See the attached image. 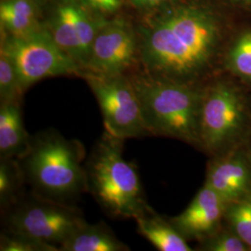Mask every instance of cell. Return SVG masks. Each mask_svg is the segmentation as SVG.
I'll return each instance as SVG.
<instances>
[{"instance_id":"17","label":"cell","mask_w":251,"mask_h":251,"mask_svg":"<svg viewBox=\"0 0 251 251\" xmlns=\"http://www.w3.org/2000/svg\"><path fill=\"white\" fill-rule=\"evenodd\" d=\"M25 182L19 162L15 158H3L0 162V205L6 210L21 198Z\"/></svg>"},{"instance_id":"19","label":"cell","mask_w":251,"mask_h":251,"mask_svg":"<svg viewBox=\"0 0 251 251\" xmlns=\"http://www.w3.org/2000/svg\"><path fill=\"white\" fill-rule=\"evenodd\" d=\"M22 90L14 63L3 49L0 50V100H19Z\"/></svg>"},{"instance_id":"13","label":"cell","mask_w":251,"mask_h":251,"mask_svg":"<svg viewBox=\"0 0 251 251\" xmlns=\"http://www.w3.org/2000/svg\"><path fill=\"white\" fill-rule=\"evenodd\" d=\"M128 246L121 242L104 223L79 226L59 247V251H128Z\"/></svg>"},{"instance_id":"22","label":"cell","mask_w":251,"mask_h":251,"mask_svg":"<svg viewBox=\"0 0 251 251\" xmlns=\"http://www.w3.org/2000/svg\"><path fill=\"white\" fill-rule=\"evenodd\" d=\"M1 251H59L58 247L39 242L21 234L3 232L0 237Z\"/></svg>"},{"instance_id":"15","label":"cell","mask_w":251,"mask_h":251,"mask_svg":"<svg viewBox=\"0 0 251 251\" xmlns=\"http://www.w3.org/2000/svg\"><path fill=\"white\" fill-rule=\"evenodd\" d=\"M50 34L57 45L84 69L85 59L74 19L72 4L59 7Z\"/></svg>"},{"instance_id":"23","label":"cell","mask_w":251,"mask_h":251,"mask_svg":"<svg viewBox=\"0 0 251 251\" xmlns=\"http://www.w3.org/2000/svg\"><path fill=\"white\" fill-rule=\"evenodd\" d=\"M202 250L210 251H246L249 247L235 233L212 234L205 239Z\"/></svg>"},{"instance_id":"2","label":"cell","mask_w":251,"mask_h":251,"mask_svg":"<svg viewBox=\"0 0 251 251\" xmlns=\"http://www.w3.org/2000/svg\"><path fill=\"white\" fill-rule=\"evenodd\" d=\"M151 135L172 137L201 145L200 115L204 92L188 83L137 75L129 78Z\"/></svg>"},{"instance_id":"18","label":"cell","mask_w":251,"mask_h":251,"mask_svg":"<svg viewBox=\"0 0 251 251\" xmlns=\"http://www.w3.org/2000/svg\"><path fill=\"white\" fill-rule=\"evenodd\" d=\"M225 213L227 214L233 233L238 235L251 250V195L232 202Z\"/></svg>"},{"instance_id":"11","label":"cell","mask_w":251,"mask_h":251,"mask_svg":"<svg viewBox=\"0 0 251 251\" xmlns=\"http://www.w3.org/2000/svg\"><path fill=\"white\" fill-rule=\"evenodd\" d=\"M163 20L182 41L209 60L215 46L217 29L208 14L188 8L178 9Z\"/></svg>"},{"instance_id":"25","label":"cell","mask_w":251,"mask_h":251,"mask_svg":"<svg viewBox=\"0 0 251 251\" xmlns=\"http://www.w3.org/2000/svg\"><path fill=\"white\" fill-rule=\"evenodd\" d=\"M137 6L141 7H152L158 5L166 0H132Z\"/></svg>"},{"instance_id":"16","label":"cell","mask_w":251,"mask_h":251,"mask_svg":"<svg viewBox=\"0 0 251 251\" xmlns=\"http://www.w3.org/2000/svg\"><path fill=\"white\" fill-rule=\"evenodd\" d=\"M0 19L2 25L9 31L10 36H26L38 30L34 7L28 0L2 2Z\"/></svg>"},{"instance_id":"4","label":"cell","mask_w":251,"mask_h":251,"mask_svg":"<svg viewBox=\"0 0 251 251\" xmlns=\"http://www.w3.org/2000/svg\"><path fill=\"white\" fill-rule=\"evenodd\" d=\"M6 213L7 232L27 236L59 247L85 224L79 209L70 205L38 197L20 198Z\"/></svg>"},{"instance_id":"5","label":"cell","mask_w":251,"mask_h":251,"mask_svg":"<svg viewBox=\"0 0 251 251\" xmlns=\"http://www.w3.org/2000/svg\"><path fill=\"white\" fill-rule=\"evenodd\" d=\"M1 49L14 63L22 92L47 77L79 74L78 63L57 45L50 32L38 29L23 36H10Z\"/></svg>"},{"instance_id":"12","label":"cell","mask_w":251,"mask_h":251,"mask_svg":"<svg viewBox=\"0 0 251 251\" xmlns=\"http://www.w3.org/2000/svg\"><path fill=\"white\" fill-rule=\"evenodd\" d=\"M31 136L24 125L19 100L0 104V157L17 159L26 152Z\"/></svg>"},{"instance_id":"26","label":"cell","mask_w":251,"mask_h":251,"mask_svg":"<svg viewBox=\"0 0 251 251\" xmlns=\"http://www.w3.org/2000/svg\"><path fill=\"white\" fill-rule=\"evenodd\" d=\"M241 1H247V2H251V0H241Z\"/></svg>"},{"instance_id":"21","label":"cell","mask_w":251,"mask_h":251,"mask_svg":"<svg viewBox=\"0 0 251 251\" xmlns=\"http://www.w3.org/2000/svg\"><path fill=\"white\" fill-rule=\"evenodd\" d=\"M72 7L74 19H75L78 37L80 40L81 49L84 55L85 67H86L90 57L91 47L99 31L100 26H97V25L94 24L92 19L90 18V15L82 8L74 4H72Z\"/></svg>"},{"instance_id":"14","label":"cell","mask_w":251,"mask_h":251,"mask_svg":"<svg viewBox=\"0 0 251 251\" xmlns=\"http://www.w3.org/2000/svg\"><path fill=\"white\" fill-rule=\"evenodd\" d=\"M138 233L160 251H192L186 239L176 228L156 215L151 206L135 218Z\"/></svg>"},{"instance_id":"8","label":"cell","mask_w":251,"mask_h":251,"mask_svg":"<svg viewBox=\"0 0 251 251\" xmlns=\"http://www.w3.org/2000/svg\"><path fill=\"white\" fill-rule=\"evenodd\" d=\"M137 41L132 31L122 23L100 27L85 69L102 75H123L135 60Z\"/></svg>"},{"instance_id":"1","label":"cell","mask_w":251,"mask_h":251,"mask_svg":"<svg viewBox=\"0 0 251 251\" xmlns=\"http://www.w3.org/2000/svg\"><path fill=\"white\" fill-rule=\"evenodd\" d=\"M85 148L54 129L31 136L17 158L25 182L38 197L70 204L88 191Z\"/></svg>"},{"instance_id":"20","label":"cell","mask_w":251,"mask_h":251,"mask_svg":"<svg viewBox=\"0 0 251 251\" xmlns=\"http://www.w3.org/2000/svg\"><path fill=\"white\" fill-rule=\"evenodd\" d=\"M229 64L233 72L251 80V32L240 36L229 54Z\"/></svg>"},{"instance_id":"3","label":"cell","mask_w":251,"mask_h":251,"mask_svg":"<svg viewBox=\"0 0 251 251\" xmlns=\"http://www.w3.org/2000/svg\"><path fill=\"white\" fill-rule=\"evenodd\" d=\"M123 140L103 132L86 163L88 191L108 215L135 219L150 206L136 166L126 160Z\"/></svg>"},{"instance_id":"9","label":"cell","mask_w":251,"mask_h":251,"mask_svg":"<svg viewBox=\"0 0 251 251\" xmlns=\"http://www.w3.org/2000/svg\"><path fill=\"white\" fill-rule=\"evenodd\" d=\"M226 211V203L208 185L199 190L192 202L171 224L185 239H206L212 235Z\"/></svg>"},{"instance_id":"6","label":"cell","mask_w":251,"mask_h":251,"mask_svg":"<svg viewBox=\"0 0 251 251\" xmlns=\"http://www.w3.org/2000/svg\"><path fill=\"white\" fill-rule=\"evenodd\" d=\"M85 76L99 103L106 132L123 141L151 135L129 78L92 73Z\"/></svg>"},{"instance_id":"24","label":"cell","mask_w":251,"mask_h":251,"mask_svg":"<svg viewBox=\"0 0 251 251\" xmlns=\"http://www.w3.org/2000/svg\"><path fill=\"white\" fill-rule=\"evenodd\" d=\"M91 8L99 9L105 12H111L117 10L120 2L119 0H85Z\"/></svg>"},{"instance_id":"10","label":"cell","mask_w":251,"mask_h":251,"mask_svg":"<svg viewBox=\"0 0 251 251\" xmlns=\"http://www.w3.org/2000/svg\"><path fill=\"white\" fill-rule=\"evenodd\" d=\"M206 184L226 204L239 200L251 193V166L240 153L217 160L208 169Z\"/></svg>"},{"instance_id":"7","label":"cell","mask_w":251,"mask_h":251,"mask_svg":"<svg viewBox=\"0 0 251 251\" xmlns=\"http://www.w3.org/2000/svg\"><path fill=\"white\" fill-rule=\"evenodd\" d=\"M245 115L241 100L233 88L218 84L204 92L200 115L201 145L219 151L241 133Z\"/></svg>"}]
</instances>
